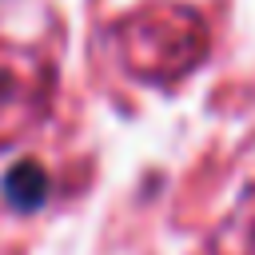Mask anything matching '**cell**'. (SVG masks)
I'll use <instances>...</instances> for the list:
<instances>
[{
	"label": "cell",
	"mask_w": 255,
	"mask_h": 255,
	"mask_svg": "<svg viewBox=\"0 0 255 255\" xmlns=\"http://www.w3.org/2000/svg\"><path fill=\"white\" fill-rule=\"evenodd\" d=\"M52 92V64L40 48L0 32V143L28 131Z\"/></svg>",
	"instance_id": "6da1fadb"
},
{
	"label": "cell",
	"mask_w": 255,
	"mask_h": 255,
	"mask_svg": "<svg viewBox=\"0 0 255 255\" xmlns=\"http://www.w3.org/2000/svg\"><path fill=\"white\" fill-rule=\"evenodd\" d=\"M44 191H48V183H44V175H40L36 163H20V167H12L8 179H4V195H8V203H16V207H36V203L44 199Z\"/></svg>",
	"instance_id": "7a4b0ae2"
}]
</instances>
